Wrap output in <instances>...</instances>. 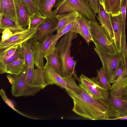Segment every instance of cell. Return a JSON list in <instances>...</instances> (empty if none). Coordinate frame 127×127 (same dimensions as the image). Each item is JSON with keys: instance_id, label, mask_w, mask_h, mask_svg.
I'll use <instances>...</instances> for the list:
<instances>
[{"instance_id": "1", "label": "cell", "mask_w": 127, "mask_h": 127, "mask_svg": "<svg viewBox=\"0 0 127 127\" xmlns=\"http://www.w3.org/2000/svg\"><path fill=\"white\" fill-rule=\"evenodd\" d=\"M68 95L73 100L72 111L85 118L107 120L120 117L118 111L108 100L95 97L81 89L79 95Z\"/></svg>"}, {"instance_id": "2", "label": "cell", "mask_w": 127, "mask_h": 127, "mask_svg": "<svg viewBox=\"0 0 127 127\" xmlns=\"http://www.w3.org/2000/svg\"><path fill=\"white\" fill-rule=\"evenodd\" d=\"M78 36L72 32L65 34L57 42L56 46L58 49V55L60 64V75L62 77L72 76L80 82L75 70L77 64L70 55L72 42Z\"/></svg>"}, {"instance_id": "3", "label": "cell", "mask_w": 127, "mask_h": 127, "mask_svg": "<svg viewBox=\"0 0 127 127\" xmlns=\"http://www.w3.org/2000/svg\"><path fill=\"white\" fill-rule=\"evenodd\" d=\"M50 19L58 15L75 12L86 20L97 22L96 14L90 6L88 0H56Z\"/></svg>"}, {"instance_id": "4", "label": "cell", "mask_w": 127, "mask_h": 127, "mask_svg": "<svg viewBox=\"0 0 127 127\" xmlns=\"http://www.w3.org/2000/svg\"><path fill=\"white\" fill-rule=\"evenodd\" d=\"M43 69L44 79L47 86L55 84L64 89L68 94H80L81 89L76 84V79L72 76L62 77L47 62Z\"/></svg>"}, {"instance_id": "5", "label": "cell", "mask_w": 127, "mask_h": 127, "mask_svg": "<svg viewBox=\"0 0 127 127\" xmlns=\"http://www.w3.org/2000/svg\"><path fill=\"white\" fill-rule=\"evenodd\" d=\"M94 50L100 59L104 72L109 83H112L114 77L123 60L122 54H111L95 44Z\"/></svg>"}, {"instance_id": "6", "label": "cell", "mask_w": 127, "mask_h": 127, "mask_svg": "<svg viewBox=\"0 0 127 127\" xmlns=\"http://www.w3.org/2000/svg\"><path fill=\"white\" fill-rule=\"evenodd\" d=\"M27 68L26 64L22 72L19 75H7V78L11 85L12 94L14 96H34L42 89L31 87L27 83L26 79Z\"/></svg>"}, {"instance_id": "7", "label": "cell", "mask_w": 127, "mask_h": 127, "mask_svg": "<svg viewBox=\"0 0 127 127\" xmlns=\"http://www.w3.org/2000/svg\"><path fill=\"white\" fill-rule=\"evenodd\" d=\"M92 41L107 53L114 54L117 52L113 43L110 41L101 25L97 22L88 21Z\"/></svg>"}, {"instance_id": "8", "label": "cell", "mask_w": 127, "mask_h": 127, "mask_svg": "<svg viewBox=\"0 0 127 127\" xmlns=\"http://www.w3.org/2000/svg\"><path fill=\"white\" fill-rule=\"evenodd\" d=\"M79 79V86L81 89L95 97L108 100L110 94L108 90L100 85L96 77L90 78L82 74Z\"/></svg>"}, {"instance_id": "9", "label": "cell", "mask_w": 127, "mask_h": 127, "mask_svg": "<svg viewBox=\"0 0 127 127\" xmlns=\"http://www.w3.org/2000/svg\"><path fill=\"white\" fill-rule=\"evenodd\" d=\"M58 22L56 18L46 19L44 22L37 28L34 37L28 42L32 49L36 42H42L53 35L56 31Z\"/></svg>"}, {"instance_id": "10", "label": "cell", "mask_w": 127, "mask_h": 127, "mask_svg": "<svg viewBox=\"0 0 127 127\" xmlns=\"http://www.w3.org/2000/svg\"><path fill=\"white\" fill-rule=\"evenodd\" d=\"M36 29H28L15 32L8 39L0 42V50L21 45L28 42L34 36L36 32Z\"/></svg>"}, {"instance_id": "11", "label": "cell", "mask_w": 127, "mask_h": 127, "mask_svg": "<svg viewBox=\"0 0 127 127\" xmlns=\"http://www.w3.org/2000/svg\"><path fill=\"white\" fill-rule=\"evenodd\" d=\"M55 34L52 35L41 42L37 41L32 48L34 64L37 67L43 68L44 55L51 44Z\"/></svg>"}, {"instance_id": "12", "label": "cell", "mask_w": 127, "mask_h": 127, "mask_svg": "<svg viewBox=\"0 0 127 127\" xmlns=\"http://www.w3.org/2000/svg\"><path fill=\"white\" fill-rule=\"evenodd\" d=\"M110 14V19L114 34V44L117 52L122 54V21L121 14L116 16Z\"/></svg>"}, {"instance_id": "13", "label": "cell", "mask_w": 127, "mask_h": 127, "mask_svg": "<svg viewBox=\"0 0 127 127\" xmlns=\"http://www.w3.org/2000/svg\"><path fill=\"white\" fill-rule=\"evenodd\" d=\"M26 81L30 86L42 89L47 86L44 80L42 69L27 67L26 76Z\"/></svg>"}, {"instance_id": "14", "label": "cell", "mask_w": 127, "mask_h": 127, "mask_svg": "<svg viewBox=\"0 0 127 127\" xmlns=\"http://www.w3.org/2000/svg\"><path fill=\"white\" fill-rule=\"evenodd\" d=\"M21 45L0 50V70L7 64L20 58L24 59Z\"/></svg>"}, {"instance_id": "15", "label": "cell", "mask_w": 127, "mask_h": 127, "mask_svg": "<svg viewBox=\"0 0 127 127\" xmlns=\"http://www.w3.org/2000/svg\"><path fill=\"white\" fill-rule=\"evenodd\" d=\"M0 13L13 19L18 24L17 0H0Z\"/></svg>"}, {"instance_id": "16", "label": "cell", "mask_w": 127, "mask_h": 127, "mask_svg": "<svg viewBox=\"0 0 127 127\" xmlns=\"http://www.w3.org/2000/svg\"><path fill=\"white\" fill-rule=\"evenodd\" d=\"M97 18L108 38L114 43V34L110 19V14L107 13L100 4Z\"/></svg>"}, {"instance_id": "17", "label": "cell", "mask_w": 127, "mask_h": 127, "mask_svg": "<svg viewBox=\"0 0 127 127\" xmlns=\"http://www.w3.org/2000/svg\"><path fill=\"white\" fill-rule=\"evenodd\" d=\"M73 32L80 35L88 45L92 41L90 26L88 21L80 15L76 20Z\"/></svg>"}, {"instance_id": "18", "label": "cell", "mask_w": 127, "mask_h": 127, "mask_svg": "<svg viewBox=\"0 0 127 127\" xmlns=\"http://www.w3.org/2000/svg\"><path fill=\"white\" fill-rule=\"evenodd\" d=\"M18 3V24L23 29L28 26L29 18L33 13L20 0H17Z\"/></svg>"}, {"instance_id": "19", "label": "cell", "mask_w": 127, "mask_h": 127, "mask_svg": "<svg viewBox=\"0 0 127 127\" xmlns=\"http://www.w3.org/2000/svg\"><path fill=\"white\" fill-rule=\"evenodd\" d=\"M26 65L24 59L19 58L6 64L0 70V73L2 74L6 73L12 74L19 75L21 73Z\"/></svg>"}, {"instance_id": "20", "label": "cell", "mask_w": 127, "mask_h": 127, "mask_svg": "<svg viewBox=\"0 0 127 127\" xmlns=\"http://www.w3.org/2000/svg\"><path fill=\"white\" fill-rule=\"evenodd\" d=\"M76 21V20L68 24L57 31V33L55 34L51 44L44 53V58L51 53L55 48L58 41L61 37L68 32H73Z\"/></svg>"}, {"instance_id": "21", "label": "cell", "mask_w": 127, "mask_h": 127, "mask_svg": "<svg viewBox=\"0 0 127 127\" xmlns=\"http://www.w3.org/2000/svg\"><path fill=\"white\" fill-rule=\"evenodd\" d=\"M108 100L118 111L120 117L127 116V103L123 96H117L110 94Z\"/></svg>"}, {"instance_id": "22", "label": "cell", "mask_w": 127, "mask_h": 127, "mask_svg": "<svg viewBox=\"0 0 127 127\" xmlns=\"http://www.w3.org/2000/svg\"><path fill=\"white\" fill-rule=\"evenodd\" d=\"M122 0H99V3L106 12L112 16L121 14Z\"/></svg>"}, {"instance_id": "23", "label": "cell", "mask_w": 127, "mask_h": 127, "mask_svg": "<svg viewBox=\"0 0 127 127\" xmlns=\"http://www.w3.org/2000/svg\"><path fill=\"white\" fill-rule=\"evenodd\" d=\"M109 90L110 94L117 96H122L123 90L127 85V75L125 73L117 78Z\"/></svg>"}, {"instance_id": "24", "label": "cell", "mask_w": 127, "mask_h": 127, "mask_svg": "<svg viewBox=\"0 0 127 127\" xmlns=\"http://www.w3.org/2000/svg\"><path fill=\"white\" fill-rule=\"evenodd\" d=\"M79 15L75 12L57 15L55 17L58 20L56 31H57L68 24L76 20Z\"/></svg>"}, {"instance_id": "25", "label": "cell", "mask_w": 127, "mask_h": 127, "mask_svg": "<svg viewBox=\"0 0 127 127\" xmlns=\"http://www.w3.org/2000/svg\"><path fill=\"white\" fill-rule=\"evenodd\" d=\"M0 29L3 30L8 29L14 32L24 30L13 19L0 13Z\"/></svg>"}, {"instance_id": "26", "label": "cell", "mask_w": 127, "mask_h": 127, "mask_svg": "<svg viewBox=\"0 0 127 127\" xmlns=\"http://www.w3.org/2000/svg\"><path fill=\"white\" fill-rule=\"evenodd\" d=\"M42 15L46 19H50L53 11L51 5V0H34Z\"/></svg>"}, {"instance_id": "27", "label": "cell", "mask_w": 127, "mask_h": 127, "mask_svg": "<svg viewBox=\"0 0 127 127\" xmlns=\"http://www.w3.org/2000/svg\"><path fill=\"white\" fill-rule=\"evenodd\" d=\"M24 59L27 67L34 69V60L32 50L27 42L21 45Z\"/></svg>"}, {"instance_id": "28", "label": "cell", "mask_w": 127, "mask_h": 127, "mask_svg": "<svg viewBox=\"0 0 127 127\" xmlns=\"http://www.w3.org/2000/svg\"><path fill=\"white\" fill-rule=\"evenodd\" d=\"M58 51V48L56 46L52 51L44 58L54 69L60 75V64Z\"/></svg>"}, {"instance_id": "29", "label": "cell", "mask_w": 127, "mask_h": 127, "mask_svg": "<svg viewBox=\"0 0 127 127\" xmlns=\"http://www.w3.org/2000/svg\"><path fill=\"white\" fill-rule=\"evenodd\" d=\"M46 19L43 16H40L33 13L29 18V22L28 28L36 29L44 22Z\"/></svg>"}, {"instance_id": "30", "label": "cell", "mask_w": 127, "mask_h": 127, "mask_svg": "<svg viewBox=\"0 0 127 127\" xmlns=\"http://www.w3.org/2000/svg\"><path fill=\"white\" fill-rule=\"evenodd\" d=\"M97 78L100 85L103 87L109 90L111 85L108 80L102 67L97 70Z\"/></svg>"}, {"instance_id": "31", "label": "cell", "mask_w": 127, "mask_h": 127, "mask_svg": "<svg viewBox=\"0 0 127 127\" xmlns=\"http://www.w3.org/2000/svg\"><path fill=\"white\" fill-rule=\"evenodd\" d=\"M127 6V0H122L121 10L122 21V43L123 45L126 44L125 35V25Z\"/></svg>"}, {"instance_id": "32", "label": "cell", "mask_w": 127, "mask_h": 127, "mask_svg": "<svg viewBox=\"0 0 127 127\" xmlns=\"http://www.w3.org/2000/svg\"><path fill=\"white\" fill-rule=\"evenodd\" d=\"M21 2L28 7L33 13L40 16H42L40 13L34 0H20Z\"/></svg>"}, {"instance_id": "33", "label": "cell", "mask_w": 127, "mask_h": 127, "mask_svg": "<svg viewBox=\"0 0 127 127\" xmlns=\"http://www.w3.org/2000/svg\"><path fill=\"white\" fill-rule=\"evenodd\" d=\"M0 94L4 101L12 109L24 116L30 118H31V116H28L21 113L15 108L14 105L11 101L7 98L4 91L3 89H1L0 91Z\"/></svg>"}, {"instance_id": "34", "label": "cell", "mask_w": 127, "mask_h": 127, "mask_svg": "<svg viewBox=\"0 0 127 127\" xmlns=\"http://www.w3.org/2000/svg\"><path fill=\"white\" fill-rule=\"evenodd\" d=\"M15 32H16L13 31L8 29L3 30L0 42L8 39Z\"/></svg>"}, {"instance_id": "35", "label": "cell", "mask_w": 127, "mask_h": 127, "mask_svg": "<svg viewBox=\"0 0 127 127\" xmlns=\"http://www.w3.org/2000/svg\"><path fill=\"white\" fill-rule=\"evenodd\" d=\"M90 6L96 14L98 11L100 3L99 0H88Z\"/></svg>"}, {"instance_id": "36", "label": "cell", "mask_w": 127, "mask_h": 127, "mask_svg": "<svg viewBox=\"0 0 127 127\" xmlns=\"http://www.w3.org/2000/svg\"><path fill=\"white\" fill-rule=\"evenodd\" d=\"M122 96H127V85L123 90Z\"/></svg>"}, {"instance_id": "37", "label": "cell", "mask_w": 127, "mask_h": 127, "mask_svg": "<svg viewBox=\"0 0 127 127\" xmlns=\"http://www.w3.org/2000/svg\"><path fill=\"white\" fill-rule=\"evenodd\" d=\"M114 120H127V116L116 118Z\"/></svg>"}, {"instance_id": "38", "label": "cell", "mask_w": 127, "mask_h": 127, "mask_svg": "<svg viewBox=\"0 0 127 127\" xmlns=\"http://www.w3.org/2000/svg\"><path fill=\"white\" fill-rule=\"evenodd\" d=\"M56 0H51V5L52 7L53 8L55 4Z\"/></svg>"}, {"instance_id": "39", "label": "cell", "mask_w": 127, "mask_h": 127, "mask_svg": "<svg viewBox=\"0 0 127 127\" xmlns=\"http://www.w3.org/2000/svg\"><path fill=\"white\" fill-rule=\"evenodd\" d=\"M125 74L127 75V64L126 65V66L125 69Z\"/></svg>"}, {"instance_id": "40", "label": "cell", "mask_w": 127, "mask_h": 127, "mask_svg": "<svg viewBox=\"0 0 127 127\" xmlns=\"http://www.w3.org/2000/svg\"><path fill=\"white\" fill-rule=\"evenodd\" d=\"M126 102L127 103V96H126Z\"/></svg>"}]
</instances>
